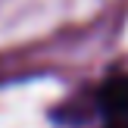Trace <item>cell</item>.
Returning <instances> with one entry per match:
<instances>
[{"mask_svg":"<svg viewBox=\"0 0 128 128\" xmlns=\"http://www.w3.org/2000/svg\"><path fill=\"white\" fill-rule=\"evenodd\" d=\"M110 128H128V119H119V122H110Z\"/></svg>","mask_w":128,"mask_h":128,"instance_id":"obj_2","label":"cell"},{"mask_svg":"<svg viewBox=\"0 0 128 128\" xmlns=\"http://www.w3.org/2000/svg\"><path fill=\"white\" fill-rule=\"evenodd\" d=\"M100 110L110 116V122L128 119V75H116L100 88Z\"/></svg>","mask_w":128,"mask_h":128,"instance_id":"obj_1","label":"cell"}]
</instances>
